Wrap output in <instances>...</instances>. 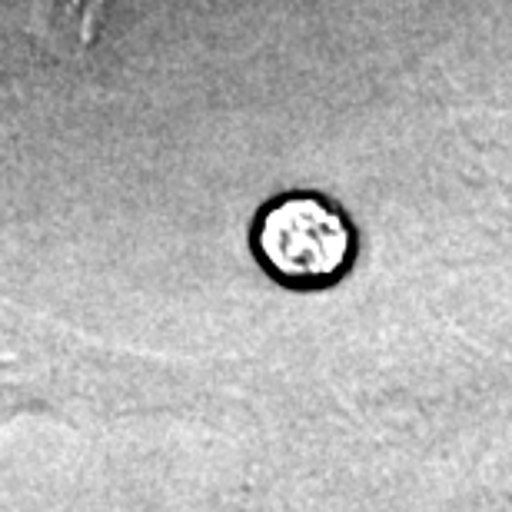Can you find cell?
I'll use <instances>...</instances> for the list:
<instances>
[{
	"mask_svg": "<svg viewBox=\"0 0 512 512\" xmlns=\"http://www.w3.org/2000/svg\"><path fill=\"white\" fill-rule=\"evenodd\" d=\"M197 373L163 353L110 346L0 300V426L40 416L114 426L183 413Z\"/></svg>",
	"mask_w": 512,
	"mask_h": 512,
	"instance_id": "obj_1",
	"label": "cell"
},
{
	"mask_svg": "<svg viewBox=\"0 0 512 512\" xmlns=\"http://www.w3.org/2000/svg\"><path fill=\"white\" fill-rule=\"evenodd\" d=\"M253 250L280 283L293 290H320L350 270L356 240L336 207L313 193H290L260 213Z\"/></svg>",
	"mask_w": 512,
	"mask_h": 512,
	"instance_id": "obj_2",
	"label": "cell"
}]
</instances>
